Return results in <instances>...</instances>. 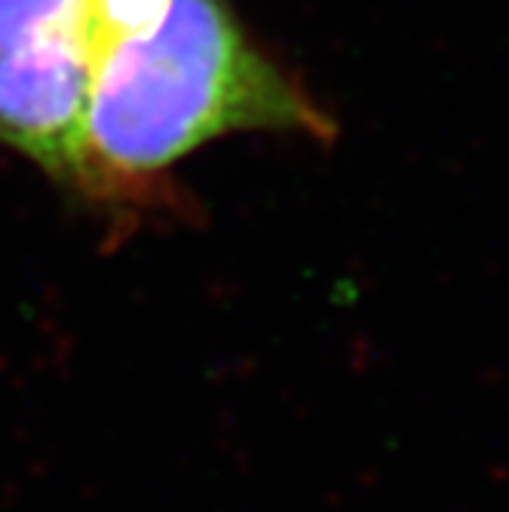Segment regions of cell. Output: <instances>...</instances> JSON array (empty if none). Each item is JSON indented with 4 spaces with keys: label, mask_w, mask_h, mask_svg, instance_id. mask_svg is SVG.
Masks as SVG:
<instances>
[{
    "label": "cell",
    "mask_w": 509,
    "mask_h": 512,
    "mask_svg": "<svg viewBox=\"0 0 509 512\" xmlns=\"http://www.w3.org/2000/svg\"><path fill=\"white\" fill-rule=\"evenodd\" d=\"M96 0H0V142L80 188Z\"/></svg>",
    "instance_id": "2"
},
{
    "label": "cell",
    "mask_w": 509,
    "mask_h": 512,
    "mask_svg": "<svg viewBox=\"0 0 509 512\" xmlns=\"http://www.w3.org/2000/svg\"><path fill=\"white\" fill-rule=\"evenodd\" d=\"M230 132L332 138L335 123L258 50L227 0L96 7L80 188L154 178Z\"/></svg>",
    "instance_id": "1"
}]
</instances>
